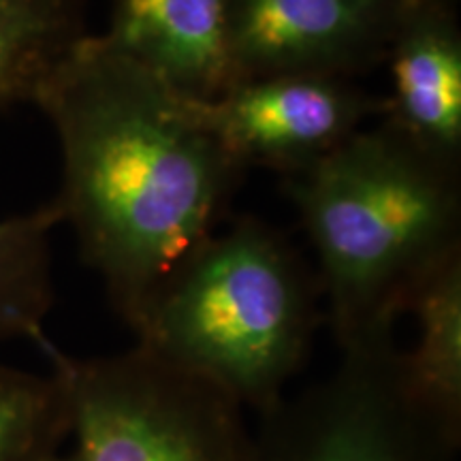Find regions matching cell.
<instances>
[{"mask_svg":"<svg viewBox=\"0 0 461 461\" xmlns=\"http://www.w3.org/2000/svg\"><path fill=\"white\" fill-rule=\"evenodd\" d=\"M412 0H229L235 84L269 75L350 79L387 58Z\"/></svg>","mask_w":461,"mask_h":461,"instance_id":"7","label":"cell"},{"mask_svg":"<svg viewBox=\"0 0 461 461\" xmlns=\"http://www.w3.org/2000/svg\"><path fill=\"white\" fill-rule=\"evenodd\" d=\"M41 348L65 389L75 461H252L255 429L216 384L137 344L90 359Z\"/></svg>","mask_w":461,"mask_h":461,"instance_id":"4","label":"cell"},{"mask_svg":"<svg viewBox=\"0 0 461 461\" xmlns=\"http://www.w3.org/2000/svg\"><path fill=\"white\" fill-rule=\"evenodd\" d=\"M188 103L235 163L285 177L308 171L384 112V99L327 75L252 77L212 101Z\"/></svg>","mask_w":461,"mask_h":461,"instance_id":"6","label":"cell"},{"mask_svg":"<svg viewBox=\"0 0 461 461\" xmlns=\"http://www.w3.org/2000/svg\"><path fill=\"white\" fill-rule=\"evenodd\" d=\"M285 182L339 350L393 336L420 282L461 252V176L384 120Z\"/></svg>","mask_w":461,"mask_h":461,"instance_id":"2","label":"cell"},{"mask_svg":"<svg viewBox=\"0 0 461 461\" xmlns=\"http://www.w3.org/2000/svg\"><path fill=\"white\" fill-rule=\"evenodd\" d=\"M417 338L400 350V383L412 412L455 457L461 445V252L420 282L408 302Z\"/></svg>","mask_w":461,"mask_h":461,"instance_id":"10","label":"cell"},{"mask_svg":"<svg viewBox=\"0 0 461 461\" xmlns=\"http://www.w3.org/2000/svg\"><path fill=\"white\" fill-rule=\"evenodd\" d=\"M383 120L431 163L461 176V26L455 3L412 0L387 58Z\"/></svg>","mask_w":461,"mask_h":461,"instance_id":"8","label":"cell"},{"mask_svg":"<svg viewBox=\"0 0 461 461\" xmlns=\"http://www.w3.org/2000/svg\"><path fill=\"white\" fill-rule=\"evenodd\" d=\"M321 303L319 278L295 248L244 216L171 269L131 331L137 346L263 417L308 361Z\"/></svg>","mask_w":461,"mask_h":461,"instance_id":"3","label":"cell"},{"mask_svg":"<svg viewBox=\"0 0 461 461\" xmlns=\"http://www.w3.org/2000/svg\"><path fill=\"white\" fill-rule=\"evenodd\" d=\"M99 37L186 101H212L235 84L229 0H112Z\"/></svg>","mask_w":461,"mask_h":461,"instance_id":"9","label":"cell"},{"mask_svg":"<svg viewBox=\"0 0 461 461\" xmlns=\"http://www.w3.org/2000/svg\"><path fill=\"white\" fill-rule=\"evenodd\" d=\"M62 222L54 201L0 221V339L26 338L41 346L54 305L51 230Z\"/></svg>","mask_w":461,"mask_h":461,"instance_id":"12","label":"cell"},{"mask_svg":"<svg viewBox=\"0 0 461 461\" xmlns=\"http://www.w3.org/2000/svg\"><path fill=\"white\" fill-rule=\"evenodd\" d=\"M447 3H455V0H447Z\"/></svg>","mask_w":461,"mask_h":461,"instance_id":"15","label":"cell"},{"mask_svg":"<svg viewBox=\"0 0 461 461\" xmlns=\"http://www.w3.org/2000/svg\"><path fill=\"white\" fill-rule=\"evenodd\" d=\"M86 34L84 0H0V109L34 103Z\"/></svg>","mask_w":461,"mask_h":461,"instance_id":"11","label":"cell"},{"mask_svg":"<svg viewBox=\"0 0 461 461\" xmlns=\"http://www.w3.org/2000/svg\"><path fill=\"white\" fill-rule=\"evenodd\" d=\"M32 105L60 143L62 222L132 330L160 282L214 233L246 169L186 99L99 34L75 45Z\"/></svg>","mask_w":461,"mask_h":461,"instance_id":"1","label":"cell"},{"mask_svg":"<svg viewBox=\"0 0 461 461\" xmlns=\"http://www.w3.org/2000/svg\"><path fill=\"white\" fill-rule=\"evenodd\" d=\"M68 436L60 380L0 366V461H43L62 451Z\"/></svg>","mask_w":461,"mask_h":461,"instance_id":"13","label":"cell"},{"mask_svg":"<svg viewBox=\"0 0 461 461\" xmlns=\"http://www.w3.org/2000/svg\"><path fill=\"white\" fill-rule=\"evenodd\" d=\"M330 376L258 417L252 461H451L412 412L393 336L339 350Z\"/></svg>","mask_w":461,"mask_h":461,"instance_id":"5","label":"cell"},{"mask_svg":"<svg viewBox=\"0 0 461 461\" xmlns=\"http://www.w3.org/2000/svg\"><path fill=\"white\" fill-rule=\"evenodd\" d=\"M43 461H75V455H73V451H58L54 455H50V457Z\"/></svg>","mask_w":461,"mask_h":461,"instance_id":"14","label":"cell"}]
</instances>
